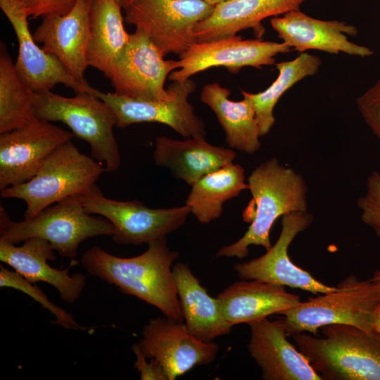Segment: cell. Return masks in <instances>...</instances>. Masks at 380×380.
Returning <instances> with one entry per match:
<instances>
[{"mask_svg":"<svg viewBox=\"0 0 380 380\" xmlns=\"http://www.w3.org/2000/svg\"><path fill=\"white\" fill-rule=\"evenodd\" d=\"M147 245L146 251L132 258L118 257L92 246L84 253L81 262L89 274L157 308L164 316L183 322L172 273L179 253L169 248L166 237Z\"/></svg>","mask_w":380,"mask_h":380,"instance_id":"6da1fadb","label":"cell"},{"mask_svg":"<svg viewBox=\"0 0 380 380\" xmlns=\"http://www.w3.org/2000/svg\"><path fill=\"white\" fill-rule=\"evenodd\" d=\"M251 199L243 212V220L250 223L248 230L236 242L222 247L215 257L248 256L251 245L266 251L272 247L270 231L280 217L308 211V186L301 175L284 166L277 158L261 163L247 179Z\"/></svg>","mask_w":380,"mask_h":380,"instance_id":"7a4b0ae2","label":"cell"},{"mask_svg":"<svg viewBox=\"0 0 380 380\" xmlns=\"http://www.w3.org/2000/svg\"><path fill=\"white\" fill-rule=\"evenodd\" d=\"M322 337L292 336L298 350L326 380H380V335L357 327L331 324Z\"/></svg>","mask_w":380,"mask_h":380,"instance_id":"3957f363","label":"cell"},{"mask_svg":"<svg viewBox=\"0 0 380 380\" xmlns=\"http://www.w3.org/2000/svg\"><path fill=\"white\" fill-rule=\"evenodd\" d=\"M115 229L106 218L88 214L80 196H72L40 211L35 216L16 222L1 207L0 240L14 244L39 237L49 241L62 257L73 260L86 239L113 236Z\"/></svg>","mask_w":380,"mask_h":380,"instance_id":"277c9868","label":"cell"},{"mask_svg":"<svg viewBox=\"0 0 380 380\" xmlns=\"http://www.w3.org/2000/svg\"><path fill=\"white\" fill-rule=\"evenodd\" d=\"M103 172L101 163L81 153L70 140L48 156L30 180L5 188L0 195L25 201L24 219H29L68 197L88 192Z\"/></svg>","mask_w":380,"mask_h":380,"instance_id":"5b68a950","label":"cell"},{"mask_svg":"<svg viewBox=\"0 0 380 380\" xmlns=\"http://www.w3.org/2000/svg\"><path fill=\"white\" fill-rule=\"evenodd\" d=\"M35 110L36 118L63 122L75 136L87 141L91 156L103 165L105 172H113L120 167V154L113 134L115 115L90 88L72 97L51 90L37 92Z\"/></svg>","mask_w":380,"mask_h":380,"instance_id":"8992f818","label":"cell"},{"mask_svg":"<svg viewBox=\"0 0 380 380\" xmlns=\"http://www.w3.org/2000/svg\"><path fill=\"white\" fill-rule=\"evenodd\" d=\"M380 298L370 280L350 274L329 293L282 311L288 336L300 333L317 335L318 329L331 324H350L374 331V318Z\"/></svg>","mask_w":380,"mask_h":380,"instance_id":"52a82bcc","label":"cell"},{"mask_svg":"<svg viewBox=\"0 0 380 380\" xmlns=\"http://www.w3.org/2000/svg\"><path fill=\"white\" fill-rule=\"evenodd\" d=\"M86 212L108 220L115 233L113 241L122 245H141L159 239L179 229L191 213L186 205L151 208L139 201H120L104 196L95 184L80 195Z\"/></svg>","mask_w":380,"mask_h":380,"instance_id":"ba28073f","label":"cell"},{"mask_svg":"<svg viewBox=\"0 0 380 380\" xmlns=\"http://www.w3.org/2000/svg\"><path fill=\"white\" fill-rule=\"evenodd\" d=\"M214 8L201 0H134L125 20L144 32L163 56H179L196 43V25Z\"/></svg>","mask_w":380,"mask_h":380,"instance_id":"9c48e42d","label":"cell"},{"mask_svg":"<svg viewBox=\"0 0 380 380\" xmlns=\"http://www.w3.org/2000/svg\"><path fill=\"white\" fill-rule=\"evenodd\" d=\"M147 35L139 29L115 62L109 80L114 93L146 101H165L175 96L172 84L165 82L177 69V61L165 60Z\"/></svg>","mask_w":380,"mask_h":380,"instance_id":"30bf717a","label":"cell"},{"mask_svg":"<svg viewBox=\"0 0 380 380\" xmlns=\"http://www.w3.org/2000/svg\"><path fill=\"white\" fill-rule=\"evenodd\" d=\"M291 49L284 42L243 39L234 35L207 42H196L179 56L177 69L168 76L172 81L182 82L198 72L214 67H224L232 73L243 67L262 69L275 63V56Z\"/></svg>","mask_w":380,"mask_h":380,"instance_id":"8fae6325","label":"cell"},{"mask_svg":"<svg viewBox=\"0 0 380 380\" xmlns=\"http://www.w3.org/2000/svg\"><path fill=\"white\" fill-rule=\"evenodd\" d=\"M175 96L165 101H146L105 93L92 87L90 91L105 102L113 111L116 127L125 128L141 122H158L167 125L184 138L205 137V125L194 113L189 96L196 89V82L190 78L171 83Z\"/></svg>","mask_w":380,"mask_h":380,"instance_id":"7c38bea8","label":"cell"},{"mask_svg":"<svg viewBox=\"0 0 380 380\" xmlns=\"http://www.w3.org/2000/svg\"><path fill=\"white\" fill-rule=\"evenodd\" d=\"M74 134L51 122H32L0 134V191L30 180L58 147Z\"/></svg>","mask_w":380,"mask_h":380,"instance_id":"4fadbf2b","label":"cell"},{"mask_svg":"<svg viewBox=\"0 0 380 380\" xmlns=\"http://www.w3.org/2000/svg\"><path fill=\"white\" fill-rule=\"evenodd\" d=\"M313 216L308 211L295 212L281 217V231L274 246L260 257L236 263L234 270L241 279L258 280L291 288L300 289L317 294L334 291L316 279L291 260L288 250L295 237L312 222Z\"/></svg>","mask_w":380,"mask_h":380,"instance_id":"5bb4252c","label":"cell"},{"mask_svg":"<svg viewBox=\"0 0 380 380\" xmlns=\"http://www.w3.org/2000/svg\"><path fill=\"white\" fill-rule=\"evenodd\" d=\"M138 343L146 357L160 363L167 380H175L196 366L210 365L219 351L215 343L198 339L185 323L165 316L150 319Z\"/></svg>","mask_w":380,"mask_h":380,"instance_id":"9a60e30c","label":"cell"},{"mask_svg":"<svg viewBox=\"0 0 380 380\" xmlns=\"http://www.w3.org/2000/svg\"><path fill=\"white\" fill-rule=\"evenodd\" d=\"M270 24L282 42L299 53L318 50L331 54L342 52L362 58L373 54L369 47L348 40V36L356 35L357 30L343 21L317 19L298 8L273 17Z\"/></svg>","mask_w":380,"mask_h":380,"instance_id":"2e32d148","label":"cell"},{"mask_svg":"<svg viewBox=\"0 0 380 380\" xmlns=\"http://www.w3.org/2000/svg\"><path fill=\"white\" fill-rule=\"evenodd\" d=\"M248 349L265 380H322L308 359L289 341L284 317L249 324Z\"/></svg>","mask_w":380,"mask_h":380,"instance_id":"e0dca14e","label":"cell"},{"mask_svg":"<svg viewBox=\"0 0 380 380\" xmlns=\"http://www.w3.org/2000/svg\"><path fill=\"white\" fill-rule=\"evenodd\" d=\"M91 0H79L65 15L42 18L33 33L37 43L53 56L66 71L77 81L86 83L84 72L89 42V13Z\"/></svg>","mask_w":380,"mask_h":380,"instance_id":"ac0fdd59","label":"cell"},{"mask_svg":"<svg viewBox=\"0 0 380 380\" xmlns=\"http://www.w3.org/2000/svg\"><path fill=\"white\" fill-rule=\"evenodd\" d=\"M0 7L15 33L18 54L15 64L21 78L35 91L51 90L62 84L75 93L89 91L90 85L72 77L53 56L39 47L29 30L28 17L13 1L0 0Z\"/></svg>","mask_w":380,"mask_h":380,"instance_id":"d6986e66","label":"cell"},{"mask_svg":"<svg viewBox=\"0 0 380 380\" xmlns=\"http://www.w3.org/2000/svg\"><path fill=\"white\" fill-rule=\"evenodd\" d=\"M51 243L46 240L33 237L18 246L0 240V260L32 284L44 282L53 286L61 299L68 304L74 303L86 286V277L81 273L70 275L68 270L78 262L71 260L64 270L52 267L48 261L56 259Z\"/></svg>","mask_w":380,"mask_h":380,"instance_id":"ffe728a7","label":"cell"},{"mask_svg":"<svg viewBox=\"0 0 380 380\" xmlns=\"http://www.w3.org/2000/svg\"><path fill=\"white\" fill-rule=\"evenodd\" d=\"M236 157L231 148L210 144L203 137L177 140L158 136L153 153L156 165L168 169L174 177L191 186L206 175L233 163Z\"/></svg>","mask_w":380,"mask_h":380,"instance_id":"44dd1931","label":"cell"},{"mask_svg":"<svg viewBox=\"0 0 380 380\" xmlns=\"http://www.w3.org/2000/svg\"><path fill=\"white\" fill-rule=\"evenodd\" d=\"M305 0H230L215 6L212 14L198 23L194 30L196 42H207L237 34L252 28L260 37L261 21L299 8Z\"/></svg>","mask_w":380,"mask_h":380,"instance_id":"7402d4cb","label":"cell"},{"mask_svg":"<svg viewBox=\"0 0 380 380\" xmlns=\"http://www.w3.org/2000/svg\"><path fill=\"white\" fill-rule=\"evenodd\" d=\"M285 286L258 280L241 279L222 291L217 298L227 321L233 327L251 324L293 308L300 302L298 295Z\"/></svg>","mask_w":380,"mask_h":380,"instance_id":"603a6c76","label":"cell"},{"mask_svg":"<svg viewBox=\"0 0 380 380\" xmlns=\"http://www.w3.org/2000/svg\"><path fill=\"white\" fill-rule=\"evenodd\" d=\"M172 273L189 332L204 342L229 334L232 326L224 318L219 300L208 294L190 267L178 262L173 265Z\"/></svg>","mask_w":380,"mask_h":380,"instance_id":"cb8c5ba5","label":"cell"},{"mask_svg":"<svg viewBox=\"0 0 380 380\" xmlns=\"http://www.w3.org/2000/svg\"><path fill=\"white\" fill-rule=\"evenodd\" d=\"M231 91L217 82L207 84L201 92V101L215 114L231 148L252 154L261 147L260 129L255 110L247 91H241L243 99H229Z\"/></svg>","mask_w":380,"mask_h":380,"instance_id":"d4e9b609","label":"cell"},{"mask_svg":"<svg viewBox=\"0 0 380 380\" xmlns=\"http://www.w3.org/2000/svg\"><path fill=\"white\" fill-rule=\"evenodd\" d=\"M122 8L118 0H91V3L87 61L89 66L108 79L130 37L124 27Z\"/></svg>","mask_w":380,"mask_h":380,"instance_id":"484cf974","label":"cell"},{"mask_svg":"<svg viewBox=\"0 0 380 380\" xmlns=\"http://www.w3.org/2000/svg\"><path fill=\"white\" fill-rule=\"evenodd\" d=\"M248 190L245 171L239 165L232 163L203 177L191 186L185 201L191 213L201 224L219 218L223 205Z\"/></svg>","mask_w":380,"mask_h":380,"instance_id":"4316f807","label":"cell"},{"mask_svg":"<svg viewBox=\"0 0 380 380\" xmlns=\"http://www.w3.org/2000/svg\"><path fill=\"white\" fill-rule=\"evenodd\" d=\"M36 93L19 75L6 45L0 49V134L36 118Z\"/></svg>","mask_w":380,"mask_h":380,"instance_id":"83f0119b","label":"cell"},{"mask_svg":"<svg viewBox=\"0 0 380 380\" xmlns=\"http://www.w3.org/2000/svg\"><path fill=\"white\" fill-rule=\"evenodd\" d=\"M321 64L318 56L300 53L291 61L275 64L278 76L266 89L256 94L247 92L254 105L260 137L268 134L273 127L274 108L282 95L299 81L316 74Z\"/></svg>","mask_w":380,"mask_h":380,"instance_id":"f1b7e54d","label":"cell"},{"mask_svg":"<svg viewBox=\"0 0 380 380\" xmlns=\"http://www.w3.org/2000/svg\"><path fill=\"white\" fill-rule=\"evenodd\" d=\"M0 286L16 289L30 296L55 317L54 324L65 329L76 331L89 329L88 327L78 324L72 314L52 303L44 291L34 284L27 281L15 270H8L2 265H0Z\"/></svg>","mask_w":380,"mask_h":380,"instance_id":"f546056e","label":"cell"},{"mask_svg":"<svg viewBox=\"0 0 380 380\" xmlns=\"http://www.w3.org/2000/svg\"><path fill=\"white\" fill-rule=\"evenodd\" d=\"M361 220L380 236V173L373 171L367 179L365 194L357 200Z\"/></svg>","mask_w":380,"mask_h":380,"instance_id":"4dcf8cb0","label":"cell"},{"mask_svg":"<svg viewBox=\"0 0 380 380\" xmlns=\"http://www.w3.org/2000/svg\"><path fill=\"white\" fill-rule=\"evenodd\" d=\"M365 122L380 141V78L356 101Z\"/></svg>","mask_w":380,"mask_h":380,"instance_id":"1f68e13d","label":"cell"},{"mask_svg":"<svg viewBox=\"0 0 380 380\" xmlns=\"http://www.w3.org/2000/svg\"><path fill=\"white\" fill-rule=\"evenodd\" d=\"M79 0H13L29 18H36L50 15H65Z\"/></svg>","mask_w":380,"mask_h":380,"instance_id":"d6a6232c","label":"cell"},{"mask_svg":"<svg viewBox=\"0 0 380 380\" xmlns=\"http://www.w3.org/2000/svg\"><path fill=\"white\" fill-rule=\"evenodd\" d=\"M132 350L136 356L134 364V368L140 374L141 380H167L165 372L156 360L146 357L142 353L139 343H134L132 346Z\"/></svg>","mask_w":380,"mask_h":380,"instance_id":"836d02e7","label":"cell"},{"mask_svg":"<svg viewBox=\"0 0 380 380\" xmlns=\"http://www.w3.org/2000/svg\"><path fill=\"white\" fill-rule=\"evenodd\" d=\"M373 329L380 335V304L375 312Z\"/></svg>","mask_w":380,"mask_h":380,"instance_id":"e575fe53","label":"cell"},{"mask_svg":"<svg viewBox=\"0 0 380 380\" xmlns=\"http://www.w3.org/2000/svg\"><path fill=\"white\" fill-rule=\"evenodd\" d=\"M371 281L373 282L375 287L376 288L380 298V267L374 273Z\"/></svg>","mask_w":380,"mask_h":380,"instance_id":"d590c367","label":"cell"},{"mask_svg":"<svg viewBox=\"0 0 380 380\" xmlns=\"http://www.w3.org/2000/svg\"><path fill=\"white\" fill-rule=\"evenodd\" d=\"M203 1L210 5H212L213 6H215L217 5H219L220 4H222L224 2L230 1V0H201Z\"/></svg>","mask_w":380,"mask_h":380,"instance_id":"8d00e7d4","label":"cell"},{"mask_svg":"<svg viewBox=\"0 0 380 380\" xmlns=\"http://www.w3.org/2000/svg\"><path fill=\"white\" fill-rule=\"evenodd\" d=\"M124 10L127 9L134 0H118Z\"/></svg>","mask_w":380,"mask_h":380,"instance_id":"74e56055","label":"cell"}]
</instances>
